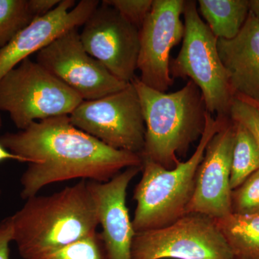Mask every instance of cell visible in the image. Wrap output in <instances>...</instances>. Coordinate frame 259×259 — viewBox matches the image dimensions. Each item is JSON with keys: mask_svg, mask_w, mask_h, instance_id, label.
Listing matches in <instances>:
<instances>
[{"mask_svg": "<svg viewBox=\"0 0 259 259\" xmlns=\"http://www.w3.org/2000/svg\"><path fill=\"white\" fill-rule=\"evenodd\" d=\"M250 12L259 23V0H250Z\"/></svg>", "mask_w": 259, "mask_h": 259, "instance_id": "obj_27", "label": "cell"}, {"mask_svg": "<svg viewBox=\"0 0 259 259\" xmlns=\"http://www.w3.org/2000/svg\"><path fill=\"white\" fill-rule=\"evenodd\" d=\"M41 259H108L100 233L96 231Z\"/></svg>", "mask_w": 259, "mask_h": 259, "instance_id": "obj_20", "label": "cell"}, {"mask_svg": "<svg viewBox=\"0 0 259 259\" xmlns=\"http://www.w3.org/2000/svg\"><path fill=\"white\" fill-rule=\"evenodd\" d=\"M235 124V144L232 157L231 187H240L259 168V148L254 138L241 124Z\"/></svg>", "mask_w": 259, "mask_h": 259, "instance_id": "obj_18", "label": "cell"}, {"mask_svg": "<svg viewBox=\"0 0 259 259\" xmlns=\"http://www.w3.org/2000/svg\"><path fill=\"white\" fill-rule=\"evenodd\" d=\"M131 81L146 125L141 157L172 169L180 162L178 156H186L191 145L203 134L207 110L202 94L191 80L172 93L148 88L136 76Z\"/></svg>", "mask_w": 259, "mask_h": 259, "instance_id": "obj_3", "label": "cell"}, {"mask_svg": "<svg viewBox=\"0 0 259 259\" xmlns=\"http://www.w3.org/2000/svg\"><path fill=\"white\" fill-rule=\"evenodd\" d=\"M184 0H153L152 8L140 29L139 79L148 88L166 93L174 84L170 52L183 40L181 20Z\"/></svg>", "mask_w": 259, "mask_h": 259, "instance_id": "obj_11", "label": "cell"}, {"mask_svg": "<svg viewBox=\"0 0 259 259\" xmlns=\"http://www.w3.org/2000/svg\"><path fill=\"white\" fill-rule=\"evenodd\" d=\"M0 144L28 164L20 178L24 200L52 184L76 179L106 182L125 168L143 164L141 155L107 146L75 127L68 115L5 133Z\"/></svg>", "mask_w": 259, "mask_h": 259, "instance_id": "obj_1", "label": "cell"}, {"mask_svg": "<svg viewBox=\"0 0 259 259\" xmlns=\"http://www.w3.org/2000/svg\"><path fill=\"white\" fill-rule=\"evenodd\" d=\"M197 5L214 36L224 40L239 33L250 13L249 0H199Z\"/></svg>", "mask_w": 259, "mask_h": 259, "instance_id": "obj_16", "label": "cell"}, {"mask_svg": "<svg viewBox=\"0 0 259 259\" xmlns=\"http://www.w3.org/2000/svg\"><path fill=\"white\" fill-rule=\"evenodd\" d=\"M82 26L79 35L85 50L116 78L131 82L138 70L139 29L102 2Z\"/></svg>", "mask_w": 259, "mask_h": 259, "instance_id": "obj_10", "label": "cell"}, {"mask_svg": "<svg viewBox=\"0 0 259 259\" xmlns=\"http://www.w3.org/2000/svg\"><path fill=\"white\" fill-rule=\"evenodd\" d=\"M185 33L180 53L170 65L172 79L193 81L204 97L207 112L229 117L234 96L218 50L217 37L199 15L197 2L185 0Z\"/></svg>", "mask_w": 259, "mask_h": 259, "instance_id": "obj_5", "label": "cell"}, {"mask_svg": "<svg viewBox=\"0 0 259 259\" xmlns=\"http://www.w3.org/2000/svg\"><path fill=\"white\" fill-rule=\"evenodd\" d=\"M132 259H235L215 220L189 213L164 228L136 233Z\"/></svg>", "mask_w": 259, "mask_h": 259, "instance_id": "obj_8", "label": "cell"}, {"mask_svg": "<svg viewBox=\"0 0 259 259\" xmlns=\"http://www.w3.org/2000/svg\"><path fill=\"white\" fill-rule=\"evenodd\" d=\"M3 126V119H2V115L0 114V128ZM5 161H16L18 162H21V163H25L23 158L19 157L16 155L13 154V153H10L9 151L6 149V148L3 147L1 144H0V163ZM2 197V190L0 188V199Z\"/></svg>", "mask_w": 259, "mask_h": 259, "instance_id": "obj_26", "label": "cell"}, {"mask_svg": "<svg viewBox=\"0 0 259 259\" xmlns=\"http://www.w3.org/2000/svg\"><path fill=\"white\" fill-rule=\"evenodd\" d=\"M13 241L23 259H41L90 236L99 226L88 182L26 199L12 215Z\"/></svg>", "mask_w": 259, "mask_h": 259, "instance_id": "obj_2", "label": "cell"}, {"mask_svg": "<svg viewBox=\"0 0 259 259\" xmlns=\"http://www.w3.org/2000/svg\"><path fill=\"white\" fill-rule=\"evenodd\" d=\"M226 117L206 114L205 127L192 156L166 169L151 160L143 159L142 176L136 186L133 226L136 233L169 226L186 214L193 196L196 177L209 141Z\"/></svg>", "mask_w": 259, "mask_h": 259, "instance_id": "obj_4", "label": "cell"}, {"mask_svg": "<svg viewBox=\"0 0 259 259\" xmlns=\"http://www.w3.org/2000/svg\"><path fill=\"white\" fill-rule=\"evenodd\" d=\"M35 19L29 0H0V51Z\"/></svg>", "mask_w": 259, "mask_h": 259, "instance_id": "obj_19", "label": "cell"}, {"mask_svg": "<svg viewBox=\"0 0 259 259\" xmlns=\"http://www.w3.org/2000/svg\"><path fill=\"white\" fill-rule=\"evenodd\" d=\"M153 0H103L117 10L126 20L141 29L152 8Z\"/></svg>", "mask_w": 259, "mask_h": 259, "instance_id": "obj_22", "label": "cell"}, {"mask_svg": "<svg viewBox=\"0 0 259 259\" xmlns=\"http://www.w3.org/2000/svg\"><path fill=\"white\" fill-rule=\"evenodd\" d=\"M231 207L233 214H259V168L240 187L232 191Z\"/></svg>", "mask_w": 259, "mask_h": 259, "instance_id": "obj_21", "label": "cell"}, {"mask_svg": "<svg viewBox=\"0 0 259 259\" xmlns=\"http://www.w3.org/2000/svg\"><path fill=\"white\" fill-rule=\"evenodd\" d=\"M83 99L36 61L25 59L0 80V111L19 131L33 122L69 116Z\"/></svg>", "mask_w": 259, "mask_h": 259, "instance_id": "obj_6", "label": "cell"}, {"mask_svg": "<svg viewBox=\"0 0 259 259\" xmlns=\"http://www.w3.org/2000/svg\"><path fill=\"white\" fill-rule=\"evenodd\" d=\"M142 166L125 168L106 182H88L96 204L102 241L108 259H132L131 247L136 231L126 203L130 183Z\"/></svg>", "mask_w": 259, "mask_h": 259, "instance_id": "obj_14", "label": "cell"}, {"mask_svg": "<svg viewBox=\"0 0 259 259\" xmlns=\"http://www.w3.org/2000/svg\"><path fill=\"white\" fill-rule=\"evenodd\" d=\"M235 97H237V98L241 99L242 100H244V101L248 102V103H250V105H252L253 107H255L259 112V101H253V100H248V99L245 98V97L241 96H236Z\"/></svg>", "mask_w": 259, "mask_h": 259, "instance_id": "obj_28", "label": "cell"}, {"mask_svg": "<svg viewBox=\"0 0 259 259\" xmlns=\"http://www.w3.org/2000/svg\"><path fill=\"white\" fill-rule=\"evenodd\" d=\"M61 0H29V5L35 18L49 14L60 3Z\"/></svg>", "mask_w": 259, "mask_h": 259, "instance_id": "obj_25", "label": "cell"}, {"mask_svg": "<svg viewBox=\"0 0 259 259\" xmlns=\"http://www.w3.org/2000/svg\"><path fill=\"white\" fill-rule=\"evenodd\" d=\"M37 64L83 100H94L123 90L127 83L113 76L85 50L79 28L68 30L36 54Z\"/></svg>", "mask_w": 259, "mask_h": 259, "instance_id": "obj_9", "label": "cell"}, {"mask_svg": "<svg viewBox=\"0 0 259 259\" xmlns=\"http://www.w3.org/2000/svg\"><path fill=\"white\" fill-rule=\"evenodd\" d=\"M99 5L97 0H61L49 14L35 18L0 51V80L64 32L82 26Z\"/></svg>", "mask_w": 259, "mask_h": 259, "instance_id": "obj_13", "label": "cell"}, {"mask_svg": "<svg viewBox=\"0 0 259 259\" xmlns=\"http://www.w3.org/2000/svg\"><path fill=\"white\" fill-rule=\"evenodd\" d=\"M235 124L226 117L206 147L186 214L198 213L213 219L232 214L231 173Z\"/></svg>", "mask_w": 259, "mask_h": 259, "instance_id": "obj_12", "label": "cell"}, {"mask_svg": "<svg viewBox=\"0 0 259 259\" xmlns=\"http://www.w3.org/2000/svg\"><path fill=\"white\" fill-rule=\"evenodd\" d=\"M214 220L235 259H259V214Z\"/></svg>", "mask_w": 259, "mask_h": 259, "instance_id": "obj_17", "label": "cell"}, {"mask_svg": "<svg viewBox=\"0 0 259 259\" xmlns=\"http://www.w3.org/2000/svg\"><path fill=\"white\" fill-rule=\"evenodd\" d=\"M71 123L104 144L141 156L146 125L132 81L123 90L94 100H83L69 115Z\"/></svg>", "mask_w": 259, "mask_h": 259, "instance_id": "obj_7", "label": "cell"}, {"mask_svg": "<svg viewBox=\"0 0 259 259\" xmlns=\"http://www.w3.org/2000/svg\"><path fill=\"white\" fill-rule=\"evenodd\" d=\"M13 241L12 216L0 221V259H11L10 245Z\"/></svg>", "mask_w": 259, "mask_h": 259, "instance_id": "obj_24", "label": "cell"}, {"mask_svg": "<svg viewBox=\"0 0 259 259\" xmlns=\"http://www.w3.org/2000/svg\"><path fill=\"white\" fill-rule=\"evenodd\" d=\"M230 118L246 127L254 138L259 148V112L248 102L235 97L232 102Z\"/></svg>", "mask_w": 259, "mask_h": 259, "instance_id": "obj_23", "label": "cell"}, {"mask_svg": "<svg viewBox=\"0 0 259 259\" xmlns=\"http://www.w3.org/2000/svg\"><path fill=\"white\" fill-rule=\"evenodd\" d=\"M218 50L233 96L259 101V23L254 15L250 12L233 39H218Z\"/></svg>", "mask_w": 259, "mask_h": 259, "instance_id": "obj_15", "label": "cell"}]
</instances>
